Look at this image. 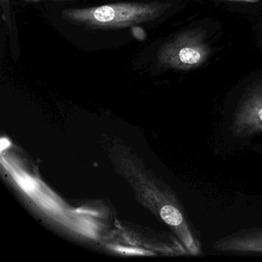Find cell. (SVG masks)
Instances as JSON below:
<instances>
[{"label": "cell", "mask_w": 262, "mask_h": 262, "mask_svg": "<svg viewBox=\"0 0 262 262\" xmlns=\"http://www.w3.org/2000/svg\"><path fill=\"white\" fill-rule=\"evenodd\" d=\"M169 4L162 3H120L62 12L72 24L91 29H122L154 20Z\"/></svg>", "instance_id": "1"}, {"label": "cell", "mask_w": 262, "mask_h": 262, "mask_svg": "<svg viewBox=\"0 0 262 262\" xmlns=\"http://www.w3.org/2000/svg\"><path fill=\"white\" fill-rule=\"evenodd\" d=\"M210 52L204 31L200 29L185 30L159 49L158 65L169 70H194L206 62Z\"/></svg>", "instance_id": "2"}, {"label": "cell", "mask_w": 262, "mask_h": 262, "mask_svg": "<svg viewBox=\"0 0 262 262\" xmlns=\"http://www.w3.org/2000/svg\"><path fill=\"white\" fill-rule=\"evenodd\" d=\"M231 132L236 137L262 133V83H254L241 99L233 117Z\"/></svg>", "instance_id": "3"}, {"label": "cell", "mask_w": 262, "mask_h": 262, "mask_svg": "<svg viewBox=\"0 0 262 262\" xmlns=\"http://www.w3.org/2000/svg\"><path fill=\"white\" fill-rule=\"evenodd\" d=\"M213 249L224 253L262 254V228L240 230L217 239Z\"/></svg>", "instance_id": "4"}, {"label": "cell", "mask_w": 262, "mask_h": 262, "mask_svg": "<svg viewBox=\"0 0 262 262\" xmlns=\"http://www.w3.org/2000/svg\"><path fill=\"white\" fill-rule=\"evenodd\" d=\"M2 2L3 7H4V15L8 18L10 12H9V0H1Z\"/></svg>", "instance_id": "5"}, {"label": "cell", "mask_w": 262, "mask_h": 262, "mask_svg": "<svg viewBox=\"0 0 262 262\" xmlns=\"http://www.w3.org/2000/svg\"><path fill=\"white\" fill-rule=\"evenodd\" d=\"M227 1H233V2L248 3V4H256L260 0H227Z\"/></svg>", "instance_id": "6"}]
</instances>
